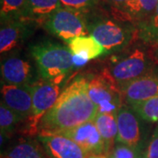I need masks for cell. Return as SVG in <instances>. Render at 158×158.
Wrapping results in <instances>:
<instances>
[{"label":"cell","instance_id":"6da1fadb","mask_svg":"<svg viewBox=\"0 0 158 158\" xmlns=\"http://www.w3.org/2000/svg\"><path fill=\"white\" fill-rule=\"evenodd\" d=\"M98 108L88 94V79L79 77L62 90L56 104L40 119V132H57L94 120Z\"/></svg>","mask_w":158,"mask_h":158},{"label":"cell","instance_id":"7a4b0ae2","mask_svg":"<svg viewBox=\"0 0 158 158\" xmlns=\"http://www.w3.org/2000/svg\"><path fill=\"white\" fill-rule=\"evenodd\" d=\"M31 55L37 65L40 78L60 85L76 65V60L65 46L43 41L31 47Z\"/></svg>","mask_w":158,"mask_h":158},{"label":"cell","instance_id":"3957f363","mask_svg":"<svg viewBox=\"0 0 158 158\" xmlns=\"http://www.w3.org/2000/svg\"><path fill=\"white\" fill-rule=\"evenodd\" d=\"M44 22L45 28L50 34L67 42L77 37L90 35L83 11L62 6Z\"/></svg>","mask_w":158,"mask_h":158},{"label":"cell","instance_id":"277c9868","mask_svg":"<svg viewBox=\"0 0 158 158\" xmlns=\"http://www.w3.org/2000/svg\"><path fill=\"white\" fill-rule=\"evenodd\" d=\"M155 62L142 49L130 51L123 58L114 62L110 68V77L122 88L152 71Z\"/></svg>","mask_w":158,"mask_h":158},{"label":"cell","instance_id":"5b68a950","mask_svg":"<svg viewBox=\"0 0 158 158\" xmlns=\"http://www.w3.org/2000/svg\"><path fill=\"white\" fill-rule=\"evenodd\" d=\"M90 36L101 44L107 53L116 52L129 44L134 35L131 27L109 19H98L88 24Z\"/></svg>","mask_w":158,"mask_h":158},{"label":"cell","instance_id":"8992f818","mask_svg":"<svg viewBox=\"0 0 158 158\" xmlns=\"http://www.w3.org/2000/svg\"><path fill=\"white\" fill-rule=\"evenodd\" d=\"M88 94L98 108V113L116 114L122 107L120 88L110 77H94L88 80Z\"/></svg>","mask_w":158,"mask_h":158},{"label":"cell","instance_id":"52a82bcc","mask_svg":"<svg viewBox=\"0 0 158 158\" xmlns=\"http://www.w3.org/2000/svg\"><path fill=\"white\" fill-rule=\"evenodd\" d=\"M61 85L49 83L43 79L37 80L32 85L33 113L30 127H38L40 119L56 104L61 95Z\"/></svg>","mask_w":158,"mask_h":158},{"label":"cell","instance_id":"ba28073f","mask_svg":"<svg viewBox=\"0 0 158 158\" xmlns=\"http://www.w3.org/2000/svg\"><path fill=\"white\" fill-rule=\"evenodd\" d=\"M38 141L48 158H88L85 150L69 137L52 133L40 132Z\"/></svg>","mask_w":158,"mask_h":158},{"label":"cell","instance_id":"9c48e42d","mask_svg":"<svg viewBox=\"0 0 158 158\" xmlns=\"http://www.w3.org/2000/svg\"><path fill=\"white\" fill-rule=\"evenodd\" d=\"M69 137L82 148L88 156L104 155L105 143L93 120L71 128L52 132Z\"/></svg>","mask_w":158,"mask_h":158},{"label":"cell","instance_id":"30bf717a","mask_svg":"<svg viewBox=\"0 0 158 158\" xmlns=\"http://www.w3.org/2000/svg\"><path fill=\"white\" fill-rule=\"evenodd\" d=\"M2 102L15 113L26 118L33 113L32 85H15L2 83Z\"/></svg>","mask_w":158,"mask_h":158},{"label":"cell","instance_id":"8fae6325","mask_svg":"<svg viewBox=\"0 0 158 158\" xmlns=\"http://www.w3.org/2000/svg\"><path fill=\"white\" fill-rule=\"evenodd\" d=\"M141 118L132 108H120L116 113L118 125V135L116 142L128 145L135 149L141 150Z\"/></svg>","mask_w":158,"mask_h":158},{"label":"cell","instance_id":"7c38bea8","mask_svg":"<svg viewBox=\"0 0 158 158\" xmlns=\"http://www.w3.org/2000/svg\"><path fill=\"white\" fill-rule=\"evenodd\" d=\"M2 83L9 85H33L35 81L34 69L28 60L11 56L1 63Z\"/></svg>","mask_w":158,"mask_h":158},{"label":"cell","instance_id":"4fadbf2b","mask_svg":"<svg viewBox=\"0 0 158 158\" xmlns=\"http://www.w3.org/2000/svg\"><path fill=\"white\" fill-rule=\"evenodd\" d=\"M122 96L128 105L158 97V68L141 78L120 88Z\"/></svg>","mask_w":158,"mask_h":158},{"label":"cell","instance_id":"5bb4252c","mask_svg":"<svg viewBox=\"0 0 158 158\" xmlns=\"http://www.w3.org/2000/svg\"><path fill=\"white\" fill-rule=\"evenodd\" d=\"M25 19L1 22L0 29V52L6 54L15 49L29 35Z\"/></svg>","mask_w":158,"mask_h":158},{"label":"cell","instance_id":"9a60e30c","mask_svg":"<svg viewBox=\"0 0 158 158\" xmlns=\"http://www.w3.org/2000/svg\"><path fill=\"white\" fill-rule=\"evenodd\" d=\"M68 48L74 56L78 57L85 61L107 54L104 47L90 35L74 38L68 42Z\"/></svg>","mask_w":158,"mask_h":158},{"label":"cell","instance_id":"2e32d148","mask_svg":"<svg viewBox=\"0 0 158 158\" xmlns=\"http://www.w3.org/2000/svg\"><path fill=\"white\" fill-rule=\"evenodd\" d=\"M93 121L105 143V155L108 156L116 143L118 135L116 114L98 113Z\"/></svg>","mask_w":158,"mask_h":158},{"label":"cell","instance_id":"e0dca14e","mask_svg":"<svg viewBox=\"0 0 158 158\" xmlns=\"http://www.w3.org/2000/svg\"><path fill=\"white\" fill-rule=\"evenodd\" d=\"M62 7L60 0H27L25 19L45 21L52 13Z\"/></svg>","mask_w":158,"mask_h":158},{"label":"cell","instance_id":"ac0fdd59","mask_svg":"<svg viewBox=\"0 0 158 158\" xmlns=\"http://www.w3.org/2000/svg\"><path fill=\"white\" fill-rule=\"evenodd\" d=\"M2 158H48V156L37 141H21L2 154Z\"/></svg>","mask_w":158,"mask_h":158},{"label":"cell","instance_id":"d6986e66","mask_svg":"<svg viewBox=\"0 0 158 158\" xmlns=\"http://www.w3.org/2000/svg\"><path fill=\"white\" fill-rule=\"evenodd\" d=\"M27 0H0L1 22L25 19Z\"/></svg>","mask_w":158,"mask_h":158},{"label":"cell","instance_id":"ffe728a7","mask_svg":"<svg viewBox=\"0 0 158 158\" xmlns=\"http://www.w3.org/2000/svg\"><path fill=\"white\" fill-rule=\"evenodd\" d=\"M139 36L145 43L158 48V4L152 15L139 24Z\"/></svg>","mask_w":158,"mask_h":158},{"label":"cell","instance_id":"44dd1931","mask_svg":"<svg viewBox=\"0 0 158 158\" xmlns=\"http://www.w3.org/2000/svg\"><path fill=\"white\" fill-rule=\"evenodd\" d=\"M135 113L143 120L148 122L158 121V97L135 103L130 106Z\"/></svg>","mask_w":158,"mask_h":158},{"label":"cell","instance_id":"7402d4cb","mask_svg":"<svg viewBox=\"0 0 158 158\" xmlns=\"http://www.w3.org/2000/svg\"><path fill=\"white\" fill-rule=\"evenodd\" d=\"M23 118L20 115L15 113L11 108H9L4 102L0 104V128L1 135H6L11 133L14 127L20 122Z\"/></svg>","mask_w":158,"mask_h":158},{"label":"cell","instance_id":"603a6c76","mask_svg":"<svg viewBox=\"0 0 158 158\" xmlns=\"http://www.w3.org/2000/svg\"><path fill=\"white\" fill-rule=\"evenodd\" d=\"M141 155V150L123 143L116 142L108 158H138Z\"/></svg>","mask_w":158,"mask_h":158},{"label":"cell","instance_id":"cb8c5ba5","mask_svg":"<svg viewBox=\"0 0 158 158\" xmlns=\"http://www.w3.org/2000/svg\"><path fill=\"white\" fill-rule=\"evenodd\" d=\"M157 4L158 0H138V14L136 19L139 20V24L147 20L152 15Z\"/></svg>","mask_w":158,"mask_h":158},{"label":"cell","instance_id":"d4e9b609","mask_svg":"<svg viewBox=\"0 0 158 158\" xmlns=\"http://www.w3.org/2000/svg\"><path fill=\"white\" fill-rule=\"evenodd\" d=\"M120 11L128 13L136 19L138 14V0H107Z\"/></svg>","mask_w":158,"mask_h":158},{"label":"cell","instance_id":"484cf974","mask_svg":"<svg viewBox=\"0 0 158 158\" xmlns=\"http://www.w3.org/2000/svg\"><path fill=\"white\" fill-rule=\"evenodd\" d=\"M63 7L85 11L94 7L99 0H60Z\"/></svg>","mask_w":158,"mask_h":158},{"label":"cell","instance_id":"4316f807","mask_svg":"<svg viewBox=\"0 0 158 158\" xmlns=\"http://www.w3.org/2000/svg\"><path fill=\"white\" fill-rule=\"evenodd\" d=\"M145 158H158V131L155 129L154 134L144 152Z\"/></svg>","mask_w":158,"mask_h":158},{"label":"cell","instance_id":"83f0119b","mask_svg":"<svg viewBox=\"0 0 158 158\" xmlns=\"http://www.w3.org/2000/svg\"><path fill=\"white\" fill-rule=\"evenodd\" d=\"M88 158H108V156L105 155H91Z\"/></svg>","mask_w":158,"mask_h":158},{"label":"cell","instance_id":"f1b7e54d","mask_svg":"<svg viewBox=\"0 0 158 158\" xmlns=\"http://www.w3.org/2000/svg\"><path fill=\"white\" fill-rule=\"evenodd\" d=\"M138 158H145V156H144V154H141V156H139Z\"/></svg>","mask_w":158,"mask_h":158},{"label":"cell","instance_id":"f546056e","mask_svg":"<svg viewBox=\"0 0 158 158\" xmlns=\"http://www.w3.org/2000/svg\"><path fill=\"white\" fill-rule=\"evenodd\" d=\"M156 130H157V131H158V125L156 126Z\"/></svg>","mask_w":158,"mask_h":158},{"label":"cell","instance_id":"4dcf8cb0","mask_svg":"<svg viewBox=\"0 0 158 158\" xmlns=\"http://www.w3.org/2000/svg\"><path fill=\"white\" fill-rule=\"evenodd\" d=\"M157 55H158V52H157Z\"/></svg>","mask_w":158,"mask_h":158}]
</instances>
